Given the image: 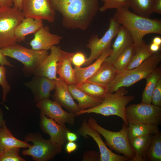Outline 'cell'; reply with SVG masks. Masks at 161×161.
Masks as SVG:
<instances>
[{
    "instance_id": "6da1fadb",
    "label": "cell",
    "mask_w": 161,
    "mask_h": 161,
    "mask_svg": "<svg viewBox=\"0 0 161 161\" xmlns=\"http://www.w3.org/2000/svg\"><path fill=\"white\" fill-rule=\"evenodd\" d=\"M55 11L62 16L65 28L86 30L99 10L98 0H50Z\"/></svg>"
},
{
    "instance_id": "7a4b0ae2",
    "label": "cell",
    "mask_w": 161,
    "mask_h": 161,
    "mask_svg": "<svg viewBox=\"0 0 161 161\" xmlns=\"http://www.w3.org/2000/svg\"><path fill=\"white\" fill-rule=\"evenodd\" d=\"M113 18L130 33L134 40V47L144 41L143 38L147 34H161L160 20L140 16L131 12L128 8L116 9Z\"/></svg>"
},
{
    "instance_id": "3957f363",
    "label": "cell",
    "mask_w": 161,
    "mask_h": 161,
    "mask_svg": "<svg viewBox=\"0 0 161 161\" xmlns=\"http://www.w3.org/2000/svg\"><path fill=\"white\" fill-rule=\"evenodd\" d=\"M127 91L124 87L119 88L112 93H108L101 103L90 109L80 110L75 114L79 116L86 113H94L104 116L116 115L120 117L124 123L129 125L125 114L127 105L133 101V95H126Z\"/></svg>"
},
{
    "instance_id": "277c9868",
    "label": "cell",
    "mask_w": 161,
    "mask_h": 161,
    "mask_svg": "<svg viewBox=\"0 0 161 161\" xmlns=\"http://www.w3.org/2000/svg\"><path fill=\"white\" fill-rule=\"evenodd\" d=\"M161 62V53L160 50L154 53L138 66L119 73L108 86V93H113L120 88L129 87L145 79Z\"/></svg>"
},
{
    "instance_id": "5b68a950",
    "label": "cell",
    "mask_w": 161,
    "mask_h": 161,
    "mask_svg": "<svg viewBox=\"0 0 161 161\" xmlns=\"http://www.w3.org/2000/svg\"><path fill=\"white\" fill-rule=\"evenodd\" d=\"M89 125L98 131L105 138L106 144L117 153L122 154L129 161L134 158L135 152L131 146L128 137V125L123 123L120 131L114 132L107 130L100 126L92 117L88 120Z\"/></svg>"
},
{
    "instance_id": "8992f818",
    "label": "cell",
    "mask_w": 161,
    "mask_h": 161,
    "mask_svg": "<svg viewBox=\"0 0 161 161\" xmlns=\"http://www.w3.org/2000/svg\"><path fill=\"white\" fill-rule=\"evenodd\" d=\"M24 140L33 144L27 149L23 150L22 154L32 157L35 161H48L53 159L62 150V145L44 138L38 132H30L25 136Z\"/></svg>"
},
{
    "instance_id": "52a82bcc",
    "label": "cell",
    "mask_w": 161,
    "mask_h": 161,
    "mask_svg": "<svg viewBox=\"0 0 161 161\" xmlns=\"http://www.w3.org/2000/svg\"><path fill=\"white\" fill-rule=\"evenodd\" d=\"M0 49L4 56L21 62L24 65V72L29 74H33L36 69L49 54L47 51L34 50L17 43Z\"/></svg>"
},
{
    "instance_id": "ba28073f",
    "label": "cell",
    "mask_w": 161,
    "mask_h": 161,
    "mask_svg": "<svg viewBox=\"0 0 161 161\" xmlns=\"http://www.w3.org/2000/svg\"><path fill=\"white\" fill-rule=\"evenodd\" d=\"M24 18L22 11L11 7H0V49L17 42L15 30Z\"/></svg>"
},
{
    "instance_id": "9c48e42d",
    "label": "cell",
    "mask_w": 161,
    "mask_h": 161,
    "mask_svg": "<svg viewBox=\"0 0 161 161\" xmlns=\"http://www.w3.org/2000/svg\"><path fill=\"white\" fill-rule=\"evenodd\" d=\"M126 116L129 124H161V107L152 104L142 102L126 106Z\"/></svg>"
},
{
    "instance_id": "30bf717a",
    "label": "cell",
    "mask_w": 161,
    "mask_h": 161,
    "mask_svg": "<svg viewBox=\"0 0 161 161\" xmlns=\"http://www.w3.org/2000/svg\"><path fill=\"white\" fill-rule=\"evenodd\" d=\"M108 29L100 38L96 34L92 35L88 41L86 47L90 49L91 53L84 65L87 66L91 63L106 49L111 47L112 39L117 35L120 25L113 18H110Z\"/></svg>"
},
{
    "instance_id": "8fae6325",
    "label": "cell",
    "mask_w": 161,
    "mask_h": 161,
    "mask_svg": "<svg viewBox=\"0 0 161 161\" xmlns=\"http://www.w3.org/2000/svg\"><path fill=\"white\" fill-rule=\"evenodd\" d=\"M21 11L24 17L42 19L51 23L55 20V11L50 0H22Z\"/></svg>"
},
{
    "instance_id": "7c38bea8",
    "label": "cell",
    "mask_w": 161,
    "mask_h": 161,
    "mask_svg": "<svg viewBox=\"0 0 161 161\" xmlns=\"http://www.w3.org/2000/svg\"><path fill=\"white\" fill-rule=\"evenodd\" d=\"M35 105L40 110V113L54 120L58 124L65 125L66 123H68L72 126L74 125L76 116L75 114L65 111L56 101L46 99L37 102Z\"/></svg>"
},
{
    "instance_id": "4fadbf2b",
    "label": "cell",
    "mask_w": 161,
    "mask_h": 161,
    "mask_svg": "<svg viewBox=\"0 0 161 161\" xmlns=\"http://www.w3.org/2000/svg\"><path fill=\"white\" fill-rule=\"evenodd\" d=\"M78 135L85 138L89 136L92 137L97 144L100 154V161H127L129 159L125 155H120L112 152L103 142L100 133L92 128L88 124L86 119L83 121L78 129Z\"/></svg>"
},
{
    "instance_id": "5bb4252c",
    "label": "cell",
    "mask_w": 161,
    "mask_h": 161,
    "mask_svg": "<svg viewBox=\"0 0 161 161\" xmlns=\"http://www.w3.org/2000/svg\"><path fill=\"white\" fill-rule=\"evenodd\" d=\"M40 129L49 135L51 140L55 143L63 145L67 140L66 134L69 129L66 125L58 124L54 120L49 118L43 114H40Z\"/></svg>"
},
{
    "instance_id": "9a60e30c",
    "label": "cell",
    "mask_w": 161,
    "mask_h": 161,
    "mask_svg": "<svg viewBox=\"0 0 161 161\" xmlns=\"http://www.w3.org/2000/svg\"><path fill=\"white\" fill-rule=\"evenodd\" d=\"M24 84L31 90L34 101L37 103L49 98L51 91L55 89V81L45 77L34 75L30 81L25 83Z\"/></svg>"
},
{
    "instance_id": "2e32d148",
    "label": "cell",
    "mask_w": 161,
    "mask_h": 161,
    "mask_svg": "<svg viewBox=\"0 0 161 161\" xmlns=\"http://www.w3.org/2000/svg\"><path fill=\"white\" fill-rule=\"evenodd\" d=\"M62 38L60 36L50 32L48 27L43 26L34 33L30 45L34 50L48 51L59 44Z\"/></svg>"
},
{
    "instance_id": "e0dca14e",
    "label": "cell",
    "mask_w": 161,
    "mask_h": 161,
    "mask_svg": "<svg viewBox=\"0 0 161 161\" xmlns=\"http://www.w3.org/2000/svg\"><path fill=\"white\" fill-rule=\"evenodd\" d=\"M61 48L54 46L50 49V53L42 61L33 72L34 75L45 77L51 79L56 80L57 65L58 61Z\"/></svg>"
},
{
    "instance_id": "ac0fdd59",
    "label": "cell",
    "mask_w": 161,
    "mask_h": 161,
    "mask_svg": "<svg viewBox=\"0 0 161 161\" xmlns=\"http://www.w3.org/2000/svg\"><path fill=\"white\" fill-rule=\"evenodd\" d=\"M55 81V92L53 95L54 100L70 112L75 114L79 111L78 104L74 101L69 91L68 85L59 78Z\"/></svg>"
},
{
    "instance_id": "d6986e66",
    "label": "cell",
    "mask_w": 161,
    "mask_h": 161,
    "mask_svg": "<svg viewBox=\"0 0 161 161\" xmlns=\"http://www.w3.org/2000/svg\"><path fill=\"white\" fill-rule=\"evenodd\" d=\"M74 53L61 49L57 65V73L59 78L68 85L75 84V72L72 66V59Z\"/></svg>"
},
{
    "instance_id": "ffe728a7",
    "label": "cell",
    "mask_w": 161,
    "mask_h": 161,
    "mask_svg": "<svg viewBox=\"0 0 161 161\" xmlns=\"http://www.w3.org/2000/svg\"><path fill=\"white\" fill-rule=\"evenodd\" d=\"M110 47L104 51L95 61L85 67L75 66V84L78 85L86 81L94 75L112 52Z\"/></svg>"
},
{
    "instance_id": "44dd1931",
    "label": "cell",
    "mask_w": 161,
    "mask_h": 161,
    "mask_svg": "<svg viewBox=\"0 0 161 161\" xmlns=\"http://www.w3.org/2000/svg\"><path fill=\"white\" fill-rule=\"evenodd\" d=\"M115 40L112 45V51L105 61L111 64L114 63L120 55L129 46L134 43L133 37L124 26L120 25Z\"/></svg>"
},
{
    "instance_id": "7402d4cb",
    "label": "cell",
    "mask_w": 161,
    "mask_h": 161,
    "mask_svg": "<svg viewBox=\"0 0 161 161\" xmlns=\"http://www.w3.org/2000/svg\"><path fill=\"white\" fill-rule=\"evenodd\" d=\"M118 73L113 64L104 61L96 72L86 81L108 86Z\"/></svg>"
},
{
    "instance_id": "603a6c76",
    "label": "cell",
    "mask_w": 161,
    "mask_h": 161,
    "mask_svg": "<svg viewBox=\"0 0 161 161\" xmlns=\"http://www.w3.org/2000/svg\"><path fill=\"white\" fill-rule=\"evenodd\" d=\"M43 20L24 17L16 27L15 35L17 42L25 41L26 36L35 33L44 26Z\"/></svg>"
},
{
    "instance_id": "cb8c5ba5",
    "label": "cell",
    "mask_w": 161,
    "mask_h": 161,
    "mask_svg": "<svg viewBox=\"0 0 161 161\" xmlns=\"http://www.w3.org/2000/svg\"><path fill=\"white\" fill-rule=\"evenodd\" d=\"M68 87L73 98L78 101L80 110L95 107L101 103L103 100L88 95L79 89L75 84L69 85Z\"/></svg>"
},
{
    "instance_id": "d4e9b609",
    "label": "cell",
    "mask_w": 161,
    "mask_h": 161,
    "mask_svg": "<svg viewBox=\"0 0 161 161\" xmlns=\"http://www.w3.org/2000/svg\"><path fill=\"white\" fill-rule=\"evenodd\" d=\"M154 135H146L129 139L130 145L134 150L135 155L131 161H145L148 147Z\"/></svg>"
},
{
    "instance_id": "484cf974",
    "label": "cell",
    "mask_w": 161,
    "mask_h": 161,
    "mask_svg": "<svg viewBox=\"0 0 161 161\" xmlns=\"http://www.w3.org/2000/svg\"><path fill=\"white\" fill-rule=\"evenodd\" d=\"M31 145L27 142L21 140L15 137L6 124L0 128V154L12 148H29Z\"/></svg>"
},
{
    "instance_id": "4316f807",
    "label": "cell",
    "mask_w": 161,
    "mask_h": 161,
    "mask_svg": "<svg viewBox=\"0 0 161 161\" xmlns=\"http://www.w3.org/2000/svg\"><path fill=\"white\" fill-rule=\"evenodd\" d=\"M161 78V66H158L145 78V87L142 96V102L151 103V97L153 90L158 80Z\"/></svg>"
},
{
    "instance_id": "83f0119b",
    "label": "cell",
    "mask_w": 161,
    "mask_h": 161,
    "mask_svg": "<svg viewBox=\"0 0 161 161\" xmlns=\"http://www.w3.org/2000/svg\"><path fill=\"white\" fill-rule=\"evenodd\" d=\"M154 53L150 50L149 45L145 41L134 47V54L126 69H131L138 66Z\"/></svg>"
},
{
    "instance_id": "f1b7e54d",
    "label": "cell",
    "mask_w": 161,
    "mask_h": 161,
    "mask_svg": "<svg viewBox=\"0 0 161 161\" xmlns=\"http://www.w3.org/2000/svg\"><path fill=\"white\" fill-rule=\"evenodd\" d=\"M159 129L158 126L154 125L129 124L128 138L146 135H154L160 131Z\"/></svg>"
},
{
    "instance_id": "f546056e",
    "label": "cell",
    "mask_w": 161,
    "mask_h": 161,
    "mask_svg": "<svg viewBox=\"0 0 161 161\" xmlns=\"http://www.w3.org/2000/svg\"><path fill=\"white\" fill-rule=\"evenodd\" d=\"M155 0H127L129 7L134 13L144 17L150 18L154 13Z\"/></svg>"
},
{
    "instance_id": "4dcf8cb0",
    "label": "cell",
    "mask_w": 161,
    "mask_h": 161,
    "mask_svg": "<svg viewBox=\"0 0 161 161\" xmlns=\"http://www.w3.org/2000/svg\"><path fill=\"white\" fill-rule=\"evenodd\" d=\"M78 87L88 95L103 99L108 93V86L86 81L77 85Z\"/></svg>"
},
{
    "instance_id": "1f68e13d",
    "label": "cell",
    "mask_w": 161,
    "mask_h": 161,
    "mask_svg": "<svg viewBox=\"0 0 161 161\" xmlns=\"http://www.w3.org/2000/svg\"><path fill=\"white\" fill-rule=\"evenodd\" d=\"M133 43L127 47L118 57L113 65L119 73L126 69L132 58L134 52Z\"/></svg>"
},
{
    "instance_id": "d6a6232c",
    "label": "cell",
    "mask_w": 161,
    "mask_h": 161,
    "mask_svg": "<svg viewBox=\"0 0 161 161\" xmlns=\"http://www.w3.org/2000/svg\"><path fill=\"white\" fill-rule=\"evenodd\" d=\"M147 161H161V132L154 135L146 153Z\"/></svg>"
},
{
    "instance_id": "836d02e7",
    "label": "cell",
    "mask_w": 161,
    "mask_h": 161,
    "mask_svg": "<svg viewBox=\"0 0 161 161\" xmlns=\"http://www.w3.org/2000/svg\"><path fill=\"white\" fill-rule=\"evenodd\" d=\"M103 2V5L99 8L101 12H104L108 9L129 7L127 0H101Z\"/></svg>"
},
{
    "instance_id": "e575fe53",
    "label": "cell",
    "mask_w": 161,
    "mask_h": 161,
    "mask_svg": "<svg viewBox=\"0 0 161 161\" xmlns=\"http://www.w3.org/2000/svg\"><path fill=\"white\" fill-rule=\"evenodd\" d=\"M20 148L15 147L7 150L0 154V161H25L19 154Z\"/></svg>"
},
{
    "instance_id": "d590c367",
    "label": "cell",
    "mask_w": 161,
    "mask_h": 161,
    "mask_svg": "<svg viewBox=\"0 0 161 161\" xmlns=\"http://www.w3.org/2000/svg\"><path fill=\"white\" fill-rule=\"evenodd\" d=\"M6 68L4 66H0V85L3 90L2 99L3 101H6L7 96L10 91L11 87L8 82L6 78Z\"/></svg>"
},
{
    "instance_id": "8d00e7d4",
    "label": "cell",
    "mask_w": 161,
    "mask_h": 161,
    "mask_svg": "<svg viewBox=\"0 0 161 161\" xmlns=\"http://www.w3.org/2000/svg\"><path fill=\"white\" fill-rule=\"evenodd\" d=\"M152 104L158 106H161V78L157 82L153 90L151 97Z\"/></svg>"
},
{
    "instance_id": "74e56055",
    "label": "cell",
    "mask_w": 161,
    "mask_h": 161,
    "mask_svg": "<svg viewBox=\"0 0 161 161\" xmlns=\"http://www.w3.org/2000/svg\"><path fill=\"white\" fill-rule=\"evenodd\" d=\"M86 58L84 54L80 52L74 53L72 59V63L75 66L80 67L85 63Z\"/></svg>"
},
{
    "instance_id": "f35d334b",
    "label": "cell",
    "mask_w": 161,
    "mask_h": 161,
    "mask_svg": "<svg viewBox=\"0 0 161 161\" xmlns=\"http://www.w3.org/2000/svg\"><path fill=\"white\" fill-rule=\"evenodd\" d=\"M100 154L94 150L87 151L83 154V161H100Z\"/></svg>"
},
{
    "instance_id": "ab89813d",
    "label": "cell",
    "mask_w": 161,
    "mask_h": 161,
    "mask_svg": "<svg viewBox=\"0 0 161 161\" xmlns=\"http://www.w3.org/2000/svg\"><path fill=\"white\" fill-rule=\"evenodd\" d=\"M78 147L77 144L74 142L68 141L65 146L66 151L70 154L75 151Z\"/></svg>"
},
{
    "instance_id": "60d3db41",
    "label": "cell",
    "mask_w": 161,
    "mask_h": 161,
    "mask_svg": "<svg viewBox=\"0 0 161 161\" xmlns=\"http://www.w3.org/2000/svg\"><path fill=\"white\" fill-rule=\"evenodd\" d=\"M0 64L1 65L7 66L10 67H14V66L7 59V57L3 54L0 49Z\"/></svg>"
},
{
    "instance_id": "b9f144b4",
    "label": "cell",
    "mask_w": 161,
    "mask_h": 161,
    "mask_svg": "<svg viewBox=\"0 0 161 161\" xmlns=\"http://www.w3.org/2000/svg\"><path fill=\"white\" fill-rule=\"evenodd\" d=\"M153 11L157 14H161V0H154Z\"/></svg>"
},
{
    "instance_id": "7bdbcfd3",
    "label": "cell",
    "mask_w": 161,
    "mask_h": 161,
    "mask_svg": "<svg viewBox=\"0 0 161 161\" xmlns=\"http://www.w3.org/2000/svg\"><path fill=\"white\" fill-rule=\"evenodd\" d=\"M67 140L68 141L74 142L77 140L78 137L75 133L70 132L69 131H67L66 134Z\"/></svg>"
},
{
    "instance_id": "ee69618b",
    "label": "cell",
    "mask_w": 161,
    "mask_h": 161,
    "mask_svg": "<svg viewBox=\"0 0 161 161\" xmlns=\"http://www.w3.org/2000/svg\"><path fill=\"white\" fill-rule=\"evenodd\" d=\"M13 6V0H0V7H11Z\"/></svg>"
},
{
    "instance_id": "f6af8a7d",
    "label": "cell",
    "mask_w": 161,
    "mask_h": 161,
    "mask_svg": "<svg viewBox=\"0 0 161 161\" xmlns=\"http://www.w3.org/2000/svg\"><path fill=\"white\" fill-rule=\"evenodd\" d=\"M149 46L150 50L153 53L157 52L160 50V46L153 43H152Z\"/></svg>"
},
{
    "instance_id": "bcb514c9",
    "label": "cell",
    "mask_w": 161,
    "mask_h": 161,
    "mask_svg": "<svg viewBox=\"0 0 161 161\" xmlns=\"http://www.w3.org/2000/svg\"><path fill=\"white\" fill-rule=\"evenodd\" d=\"M22 0H13V7L21 10Z\"/></svg>"
},
{
    "instance_id": "7dc6e473",
    "label": "cell",
    "mask_w": 161,
    "mask_h": 161,
    "mask_svg": "<svg viewBox=\"0 0 161 161\" xmlns=\"http://www.w3.org/2000/svg\"><path fill=\"white\" fill-rule=\"evenodd\" d=\"M6 124V121L4 119L3 112L0 107V128L3 127Z\"/></svg>"
},
{
    "instance_id": "c3c4849f",
    "label": "cell",
    "mask_w": 161,
    "mask_h": 161,
    "mask_svg": "<svg viewBox=\"0 0 161 161\" xmlns=\"http://www.w3.org/2000/svg\"><path fill=\"white\" fill-rule=\"evenodd\" d=\"M152 43L160 46L161 44V38L159 36L154 37L152 40Z\"/></svg>"
}]
</instances>
